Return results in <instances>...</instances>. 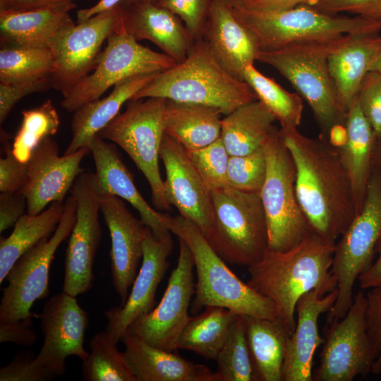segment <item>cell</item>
I'll return each mask as SVG.
<instances>
[{
    "label": "cell",
    "mask_w": 381,
    "mask_h": 381,
    "mask_svg": "<svg viewBox=\"0 0 381 381\" xmlns=\"http://www.w3.org/2000/svg\"><path fill=\"white\" fill-rule=\"evenodd\" d=\"M296 169V194L313 234L336 243L357 214L349 175L337 147L320 135L282 129Z\"/></svg>",
    "instance_id": "obj_1"
},
{
    "label": "cell",
    "mask_w": 381,
    "mask_h": 381,
    "mask_svg": "<svg viewBox=\"0 0 381 381\" xmlns=\"http://www.w3.org/2000/svg\"><path fill=\"white\" fill-rule=\"evenodd\" d=\"M336 243L312 234L285 250L267 249L262 259L248 267L247 284L274 305L277 318L291 335L296 326V307L306 292L318 289L325 296L337 289L331 270Z\"/></svg>",
    "instance_id": "obj_2"
},
{
    "label": "cell",
    "mask_w": 381,
    "mask_h": 381,
    "mask_svg": "<svg viewBox=\"0 0 381 381\" xmlns=\"http://www.w3.org/2000/svg\"><path fill=\"white\" fill-rule=\"evenodd\" d=\"M160 97L214 107L226 115L258 97L245 81L231 75L202 38L185 60L159 73L131 99Z\"/></svg>",
    "instance_id": "obj_3"
},
{
    "label": "cell",
    "mask_w": 381,
    "mask_h": 381,
    "mask_svg": "<svg viewBox=\"0 0 381 381\" xmlns=\"http://www.w3.org/2000/svg\"><path fill=\"white\" fill-rule=\"evenodd\" d=\"M169 228L190 249L197 275L192 314L208 306L229 309L238 315L275 319L272 301L241 280L211 247L198 226L177 215L170 217Z\"/></svg>",
    "instance_id": "obj_4"
},
{
    "label": "cell",
    "mask_w": 381,
    "mask_h": 381,
    "mask_svg": "<svg viewBox=\"0 0 381 381\" xmlns=\"http://www.w3.org/2000/svg\"><path fill=\"white\" fill-rule=\"evenodd\" d=\"M296 43L273 51H259L256 61L275 68L310 107L320 135L329 139L344 130L346 111L341 107L328 58L346 40Z\"/></svg>",
    "instance_id": "obj_5"
},
{
    "label": "cell",
    "mask_w": 381,
    "mask_h": 381,
    "mask_svg": "<svg viewBox=\"0 0 381 381\" xmlns=\"http://www.w3.org/2000/svg\"><path fill=\"white\" fill-rule=\"evenodd\" d=\"M229 8L255 36L260 51L277 50L296 43L329 42L346 35L378 34L381 30V19L331 15L308 5L274 12Z\"/></svg>",
    "instance_id": "obj_6"
},
{
    "label": "cell",
    "mask_w": 381,
    "mask_h": 381,
    "mask_svg": "<svg viewBox=\"0 0 381 381\" xmlns=\"http://www.w3.org/2000/svg\"><path fill=\"white\" fill-rule=\"evenodd\" d=\"M214 222L206 238L226 262L250 267L268 248L267 226L260 193L225 186L211 191Z\"/></svg>",
    "instance_id": "obj_7"
},
{
    "label": "cell",
    "mask_w": 381,
    "mask_h": 381,
    "mask_svg": "<svg viewBox=\"0 0 381 381\" xmlns=\"http://www.w3.org/2000/svg\"><path fill=\"white\" fill-rule=\"evenodd\" d=\"M267 171L260 195L265 210L268 248L287 250L311 235L296 194V169L275 126L263 144Z\"/></svg>",
    "instance_id": "obj_8"
},
{
    "label": "cell",
    "mask_w": 381,
    "mask_h": 381,
    "mask_svg": "<svg viewBox=\"0 0 381 381\" xmlns=\"http://www.w3.org/2000/svg\"><path fill=\"white\" fill-rule=\"evenodd\" d=\"M166 99L149 97L130 99L119 113L98 134L122 148L145 177L152 203L157 210L169 211L159 159L164 131Z\"/></svg>",
    "instance_id": "obj_9"
},
{
    "label": "cell",
    "mask_w": 381,
    "mask_h": 381,
    "mask_svg": "<svg viewBox=\"0 0 381 381\" xmlns=\"http://www.w3.org/2000/svg\"><path fill=\"white\" fill-rule=\"evenodd\" d=\"M380 241L381 179L371 174L361 210L335 245L331 270L337 281V297L329 311V322L348 312L354 284L372 265Z\"/></svg>",
    "instance_id": "obj_10"
},
{
    "label": "cell",
    "mask_w": 381,
    "mask_h": 381,
    "mask_svg": "<svg viewBox=\"0 0 381 381\" xmlns=\"http://www.w3.org/2000/svg\"><path fill=\"white\" fill-rule=\"evenodd\" d=\"M175 64L168 55L139 44L126 32L121 20L109 35L95 68L63 97L61 105L67 111L73 112L129 77L160 73Z\"/></svg>",
    "instance_id": "obj_11"
},
{
    "label": "cell",
    "mask_w": 381,
    "mask_h": 381,
    "mask_svg": "<svg viewBox=\"0 0 381 381\" xmlns=\"http://www.w3.org/2000/svg\"><path fill=\"white\" fill-rule=\"evenodd\" d=\"M76 207L75 198L71 195L65 201L62 217L54 234L25 252L9 270L1 298L0 322L35 315L31 308L36 301L49 294L50 267L58 247L74 226Z\"/></svg>",
    "instance_id": "obj_12"
},
{
    "label": "cell",
    "mask_w": 381,
    "mask_h": 381,
    "mask_svg": "<svg viewBox=\"0 0 381 381\" xmlns=\"http://www.w3.org/2000/svg\"><path fill=\"white\" fill-rule=\"evenodd\" d=\"M366 306V295L359 291L345 316L329 322L313 380L351 381L371 372L376 355L368 333Z\"/></svg>",
    "instance_id": "obj_13"
},
{
    "label": "cell",
    "mask_w": 381,
    "mask_h": 381,
    "mask_svg": "<svg viewBox=\"0 0 381 381\" xmlns=\"http://www.w3.org/2000/svg\"><path fill=\"white\" fill-rule=\"evenodd\" d=\"M76 200L74 226L65 253L63 291L77 297L92 287L95 257L102 238L100 190L95 174L83 172L71 190Z\"/></svg>",
    "instance_id": "obj_14"
},
{
    "label": "cell",
    "mask_w": 381,
    "mask_h": 381,
    "mask_svg": "<svg viewBox=\"0 0 381 381\" xmlns=\"http://www.w3.org/2000/svg\"><path fill=\"white\" fill-rule=\"evenodd\" d=\"M176 267L172 270L163 296L147 314L136 318L131 332L157 348L176 351L177 342L188 318L195 294L194 261L187 245L181 239Z\"/></svg>",
    "instance_id": "obj_15"
},
{
    "label": "cell",
    "mask_w": 381,
    "mask_h": 381,
    "mask_svg": "<svg viewBox=\"0 0 381 381\" xmlns=\"http://www.w3.org/2000/svg\"><path fill=\"white\" fill-rule=\"evenodd\" d=\"M123 6L97 14L65 31L52 51L54 66L52 87L65 97L95 68L102 47L113 30L121 22Z\"/></svg>",
    "instance_id": "obj_16"
},
{
    "label": "cell",
    "mask_w": 381,
    "mask_h": 381,
    "mask_svg": "<svg viewBox=\"0 0 381 381\" xmlns=\"http://www.w3.org/2000/svg\"><path fill=\"white\" fill-rule=\"evenodd\" d=\"M38 318L44 337L35 356L40 366L57 377L65 373L68 357L77 356L82 361L87 358L89 353L84 340L88 315L75 296L64 291L54 295L46 301Z\"/></svg>",
    "instance_id": "obj_17"
},
{
    "label": "cell",
    "mask_w": 381,
    "mask_h": 381,
    "mask_svg": "<svg viewBox=\"0 0 381 381\" xmlns=\"http://www.w3.org/2000/svg\"><path fill=\"white\" fill-rule=\"evenodd\" d=\"M159 157L166 172L164 183L167 201L181 216L195 224L207 238L214 222L211 191L193 165L186 149L165 133Z\"/></svg>",
    "instance_id": "obj_18"
},
{
    "label": "cell",
    "mask_w": 381,
    "mask_h": 381,
    "mask_svg": "<svg viewBox=\"0 0 381 381\" xmlns=\"http://www.w3.org/2000/svg\"><path fill=\"white\" fill-rule=\"evenodd\" d=\"M59 147L51 137L44 138L35 149L29 161L28 178L20 191L27 200V213L42 212L52 202H63L80 174L84 172L81 162L90 147L59 155Z\"/></svg>",
    "instance_id": "obj_19"
},
{
    "label": "cell",
    "mask_w": 381,
    "mask_h": 381,
    "mask_svg": "<svg viewBox=\"0 0 381 381\" xmlns=\"http://www.w3.org/2000/svg\"><path fill=\"white\" fill-rule=\"evenodd\" d=\"M100 212L111 238L112 284L123 306L138 274L149 227L131 212L123 199L109 193L100 191Z\"/></svg>",
    "instance_id": "obj_20"
},
{
    "label": "cell",
    "mask_w": 381,
    "mask_h": 381,
    "mask_svg": "<svg viewBox=\"0 0 381 381\" xmlns=\"http://www.w3.org/2000/svg\"><path fill=\"white\" fill-rule=\"evenodd\" d=\"M173 248L171 234L157 237L149 228L143 241L141 265L126 303L104 313L108 321L106 330L116 342L121 341L136 318L154 308L156 291L169 266L168 258Z\"/></svg>",
    "instance_id": "obj_21"
},
{
    "label": "cell",
    "mask_w": 381,
    "mask_h": 381,
    "mask_svg": "<svg viewBox=\"0 0 381 381\" xmlns=\"http://www.w3.org/2000/svg\"><path fill=\"white\" fill-rule=\"evenodd\" d=\"M337 297V289L325 296L315 289L298 301L296 326L286 341L282 381L313 380L314 354L324 342L318 330V319L331 310Z\"/></svg>",
    "instance_id": "obj_22"
},
{
    "label": "cell",
    "mask_w": 381,
    "mask_h": 381,
    "mask_svg": "<svg viewBox=\"0 0 381 381\" xmlns=\"http://www.w3.org/2000/svg\"><path fill=\"white\" fill-rule=\"evenodd\" d=\"M201 38L219 64L244 81V70L256 61L260 49L255 36L228 6L212 1Z\"/></svg>",
    "instance_id": "obj_23"
},
{
    "label": "cell",
    "mask_w": 381,
    "mask_h": 381,
    "mask_svg": "<svg viewBox=\"0 0 381 381\" xmlns=\"http://www.w3.org/2000/svg\"><path fill=\"white\" fill-rule=\"evenodd\" d=\"M89 147L95 162V174L100 191L114 195L129 202L157 237L171 234L169 228L171 216L157 211L144 199L116 146L97 135Z\"/></svg>",
    "instance_id": "obj_24"
},
{
    "label": "cell",
    "mask_w": 381,
    "mask_h": 381,
    "mask_svg": "<svg viewBox=\"0 0 381 381\" xmlns=\"http://www.w3.org/2000/svg\"><path fill=\"white\" fill-rule=\"evenodd\" d=\"M121 6L128 35L138 42H152L176 64L185 60L195 40L178 16L153 2Z\"/></svg>",
    "instance_id": "obj_25"
},
{
    "label": "cell",
    "mask_w": 381,
    "mask_h": 381,
    "mask_svg": "<svg viewBox=\"0 0 381 381\" xmlns=\"http://www.w3.org/2000/svg\"><path fill=\"white\" fill-rule=\"evenodd\" d=\"M126 363L136 381H217L215 372L190 362L176 351L153 346L128 329L121 337Z\"/></svg>",
    "instance_id": "obj_26"
},
{
    "label": "cell",
    "mask_w": 381,
    "mask_h": 381,
    "mask_svg": "<svg viewBox=\"0 0 381 381\" xmlns=\"http://www.w3.org/2000/svg\"><path fill=\"white\" fill-rule=\"evenodd\" d=\"M69 7L25 11L0 10L1 47L52 49L59 37L74 23Z\"/></svg>",
    "instance_id": "obj_27"
},
{
    "label": "cell",
    "mask_w": 381,
    "mask_h": 381,
    "mask_svg": "<svg viewBox=\"0 0 381 381\" xmlns=\"http://www.w3.org/2000/svg\"><path fill=\"white\" fill-rule=\"evenodd\" d=\"M381 54V35H348L329 56L328 66L338 101L347 111L365 75Z\"/></svg>",
    "instance_id": "obj_28"
},
{
    "label": "cell",
    "mask_w": 381,
    "mask_h": 381,
    "mask_svg": "<svg viewBox=\"0 0 381 381\" xmlns=\"http://www.w3.org/2000/svg\"><path fill=\"white\" fill-rule=\"evenodd\" d=\"M159 73L129 77L116 84L107 97L87 102L75 110L71 123V140L64 155L89 147L93 138L119 114L121 107Z\"/></svg>",
    "instance_id": "obj_29"
},
{
    "label": "cell",
    "mask_w": 381,
    "mask_h": 381,
    "mask_svg": "<svg viewBox=\"0 0 381 381\" xmlns=\"http://www.w3.org/2000/svg\"><path fill=\"white\" fill-rule=\"evenodd\" d=\"M344 128V140L337 147L351 181L358 213L362 207L371 176L377 138L356 97L346 111Z\"/></svg>",
    "instance_id": "obj_30"
},
{
    "label": "cell",
    "mask_w": 381,
    "mask_h": 381,
    "mask_svg": "<svg viewBox=\"0 0 381 381\" xmlns=\"http://www.w3.org/2000/svg\"><path fill=\"white\" fill-rule=\"evenodd\" d=\"M222 114L214 107L166 99L164 131L186 150H198L221 137Z\"/></svg>",
    "instance_id": "obj_31"
},
{
    "label": "cell",
    "mask_w": 381,
    "mask_h": 381,
    "mask_svg": "<svg viewBox=\"0 0 381 381\" xmlns=\"http://www.w3.org/2000/svg\"><path fill=\"white\" fill-rule=\"evenodd\" d=\"M246 335L256 381H282L286 339L290 336L278 318L245 316Z\"/></svg>",
    "instance_id": "obj_32"
},
{
    "label": "cell",
    "mask_w": 381,
    "mask_h": 381,
    "mask_svg": "<svg viewBox=\"0 0 381 381\" xmlns=\"http://www.w3.org/2000/svg\"><path fill=\"white\" fill-rule=\"evenodd\" d=\"M275 121L258 99L225 115L222 119L221 138L229 155H246L262 147Z\"/></svg>",
    "instance_id": "obj_33"
},
{
    "label": "cell",
    "mask_w": 381,
    "mask_h": 381,
    "mask_svg": "<svg viewBox=\"0 0 381 381\" xmlns=\"http://www.w3.org/2000/svg\"><path fill=\"white\" fill-rule=\"evenodd\" d=\"M64 204L54 202L42 212L25 213L8 237L0 238V284L16 262L42 240L50 237L61 220Z\"/></svg>",
    "instance_id": "obj_34"
},
{
    "label": "cell",
    "mask_w": 381,
    "mask_h": 381,
    "mask_svg": "<svg viewBox=\"0 0 381 381\" xmlns=\"http://www.w3.org/2000/svg\"><path fill=\"white\" fill-rule=\"evenodd\" d=\"M238 315L223 307H206L201 314L188 318L179 337L177 349L215 360Z\"/></svg>",
    "instance_id": "obj_35"
},
{
    "label": "cell",
    "mask_w": 381,
    "mask_h": 381,
    "mask_svg": "<svg viewBox=\"0 0 381 381\" xmlns=\"http://www.w3.org/2000/svg\"><path fill=\"white\" fill-rule=\"evenodd\" d=\"M243 78L258 99L279 122L280 128H298L303 109V98L299 94L288 92L274 79L260 73L253 64L246 67Z\"/></svg>",
    "instance_id": "obj_36"
},
{
    "label": "cell",
    "mask_w": 381,
    "mask_h": 381,
    "mask_svg": "<svg viewBox=\"0 0 381 381\" xmlns=\"http://www.w3.org/2000/svg\"><path fill=\"white\" fill-rule=\"evenodd\" d=\"M54 55L49 49L4 47L0 49V83L20 84L50 78Z\"/></svg>",
    "instance_id": "obj_37"
},
{
    "label": "cell",
    "mask_w": 381,
    "mask_h": 381,
    "mask_svg": "<svg viewBox=\"0 0 381 381\" xmlns=\"http://www.w3.org/2000/svg\"><path fill=\"white\" fill-rule=\"evenodd\" d=\"M89 344L90 352L82 364L83 380L136 381L110 332H97Z\"/></svg>",
    "instance_id": "obj_38"
},
{
    "label": "cell",
    "mask_w": 381,
    "mask_h": 381,
    "mask_svg": "<svg viewBox=\"0 0 381 381\" xmlns=\"http://www.w3.org/2000/svg\"><path fill=\"white\" fill-rule=\"evenodd\" d=\"M215 361L217 381H256L244 315H239L232 324Z\"/></svg>",
    "instance_id": "obj_39"
},
{
    "label": "cell",
    "mask_w": 381,
    "mask_h": 381,
    "mask_svg": "<svg viewBox=\"0 0 381 381\" xmlns=\"http://www.w3.org/2000/svg\"><path fill=\"white\" fill-rule=\"evenodd\" d=\"M21 114V126L14 137L11 149L18 160L28 162L38 145L44 138L56 133L60 119L51 99L37 108L23 110Z\"/></svg>",
    "instance_id": "obj_40"
},
{
    "label": "cell",
    "mask_w": 381,
    "mask_h": 381,
    "mask_svg": "<svg viewBox=\"0 0 381 381\" xmlns=\"http://www.w3.org/2000/svg\"><path fill=\"white\" fill-rule=\"evenodd\" d=\"M197 172L210 191L228 186L227 171L230 155L221 137L204 147L187 150Z\"/></svg>",
    "instance_id": "obj_41"
},
{
    "label": "cell",
    "mask_w": 381,
    "mask_h": 381,
    "mask_svg": "<svg viewBox=\"0 0 381 381\" xmlns=\"http://www.w3.org/2000/svg\"><path fill=\"white\" fill-rule=\"evenodd\" d=\"M267 171L263 147L246 155L230 156L227 171V185L234 189L260 193Z\"/></svg>",
    "instance_id": "obj_42"
},
{
    "label": "cell",
    "mask_w": 381,
    "mask_h": 381,
    "mask_svg": "<svg viewBox=\"0 0 381 381\" xmlns=\"http://www.w3.org/2000/svg\"><path fill=\"white\" fill-rule=\"evenodd\" d=\"M212 0H157L155 3L178 16L194 40L202 37Z\"/></svg>",
    "instance_id": "obj_43"
},
{
    "label": "cell",
    "mask_w": 381,
    "mask_h": 381,
    "mask_svg": "<svg viewBox=\"0 0 381 381\" xmlns=\"http://www.w3.org/2000/svg\"><path fill=\"white\" fill-rule=\"evenodd\" d=\"M364 116L377 140L381 138V74L369 71L364 77L356 96Z\"/></svg>",
    "instance_id": "obj_44"
},
{
    "label": "cell",
    "mask_w": 381,
    "mask_h": 381,
    "mask_svg": "<svg viewBox=\"0 0 381 381\" xmlns=\"http://www.w3.org/2000/svg\"><path fill=\"white\" fill-rule=\"evenodd\" d=\"M56 378L40 366L32 351L18 352L13 360L0 369V381H45Z\"/></svg>",
    "instance_id": "obj_45"
},
{
    "label": "cell",
    "mask_w": 381,
    "mask_h": 381,
    "mask_svg": "<svg viewBox=\"0 0 381 381\" xmlns=\"http://www.w3.org/2000/svg\"><path fill=\"white\" fill-rule=\"evenodd\" d=\"M308 5L331 15L345 12L365 18L381 19V0H314Z\"/></svg>",
    "instance_id": "obj_46"
},
{
    "label": "cell",
    "mask_w": 381,
    "mask_h": 381,
    "mask_svg": "<svg viewBox=\"0 0 381 381\" xmlns=\"http://www.w3.org/2000/svg\"><path fill=\"white\" fill-rule=\"evenodd\" d=\"M4 148L5 157L0 159V192H20L28 178V162L18 160L9 144L4 143Z\"/></svg>",
    "instance_id": "obj_47"
},
{
    "label": "cell",
    "mask_w": 381,
    "mask_h": 381,
    "mask_svg": "<svg viewBox=\"0 0 381 381\" xmlns=\"http://www.w3.org/2000/svg\"><path fill=\"white\" fill-rule=\"evenodd\" d=\"M368 333L375 352L371 373H381V286L370 289L366 295Z\"/></svg>",
    "instance_id": "obj_48"
},
{
    "label": "cell",
    "mask_w": 381,
    "mask_h": 381,
    "mask_svg": "<svg viewBox=\"0 0 381 381\" xmlns=\"http://www.w3.org/2000/svg\"><path fill=\"white\" fill-rule=\"evenodd\" d=\"M52 87L51 79L20 84L0 83V123L7 118L16 103L30 94Z\"/></svg>",
    "instance_id": "obj_49"
},
{
    "label": "cell",
    "mask_w": 381,
    "mask_h": 381,
    "mask_svg": "<svg viewBox=\"0 0 381 381\" xmlns=\"http://www.w3.org/2000/svg\"><path fill=\"white\" fill-rule=\"evenodd\" d=\"M36 316L37 315L13 322H0V342H12L23 346H32L37 337L32 322V319Z\"/></svg>",
    "instance_id": "obj_50"
},
{
    "label": "cell",
    "mask_w": 381,
    "mask_h": 381,
    "mask_svg": "<svg viewBox=\"0 0 381 381\" xmlns=\"http://www.w3.org/2000/svg\"><path fill=\"white\" fill-rule=\"evenodd\" d=\"M27 200L21 192L1 193L0 232L14 226L27 210Z\"/></svg>",
    "instance_id": "obj_51"
},
{
    "label": "cell",
    "mask_w": 381,
    "mask_h": 381,
    "mask_svg": "<svg viewBox=\"0 0 381 381\" xmlns=\"http://www.w3.org/2000/svg\"><path fill=\"white\" fill-rule=\"evenodd\" d=\"M313 1L314 0H241L234 7L258 12H274L289 10L300 5H308Z\"/></svg>",
    "instance_id": "obj_52"
},
{
    "label": "cell",
    "mask_w": 381,
    "mask_h": 381,
    "mask_svg": "<svg viewBox=\"0 0 381 381\" xmlns=\"http://www.w3.org/2000/svg\"><path fill=\"white\" fill-rule=\"evenodd\" d=\"M76 0H0V10L25 11L52 7H69L77 6Z\"/></svg>",
    "instance_id": "obj_53"
},
{
    "label": "cell",
    "mask_w": 381,
    "mask_h": 381,
    "mask_svg": "<svg viewBox=\"0 0 381 381\" xmlns=\"http://www.w3.org/2000/svg\"><path fill=\"white\" fill-rule=\"evenodd\" d=\"M377 251L379 253L377 259L365 272L358 278L360 287L362 289L381 286V241L377 248Z\"/></svg>",
    "instance_id": "obj_54"
},
{
    "label": "cell",
    "mask_w": 381,
    "mask_h": 381,
    "mask_svg": "<svg viewBox=\"0 0 381 381\" xmlns=\"http://www.w3.org/2000/svg\"><path fill=\"white\" fill-rule=\"evenodd\" d=\"M123 0H99L95 5L77 11V23H83L89 18L110 11L119 5Z\"/></svg>",
    "instance_id": "obj_55"
},
{
    "label": "cell",
    "mask_w": 381,
    "mask_h": 381,
    "mask_svg": "<svg viewBox=\"0 0 381 381\" xmlns=\"http://www.w3.org/2000/svg\"><path fill=\"white\" fill-rule=\"evenodd\" d=\"M218 3L222 4L229 8L237 6L241 0H212Z\"/></svg>",
    "instance_id": "obj_56"
},
{
    "label": "cell",
    "mask_w": 381,
    "mask_h": 381,
    "mask_svg": "<svg viewBox=\"0 0 381 381\" xmlns=\"http://www.w3.org/2000/svg\"><path fill=\"white\" fill-rule=\"evenodd\" d=\"M370 71H375L381 74V54L373 64Z\"/></svg>",
    "instance_id": "obj_57"
},
{
    "label": "cell",
    "mask_w": 381,
    "mask_h": 381,
    "mask_svg": "<svg viewBox=\"0 0 381 381\" xmlns=\"http://www.w3.org/2000/svg\"><path fill=\"white\" fill-rule=\"evenodd\" d=\"M157 0H123L121 3V5L126 6L131 4L140 3V2H153L155 3Z\"/></svg>",
    "instance_id": "obj_58"
},
{
    "label": "cell",
    "mask_w": 381,
    "mask_h": 381,
    "mask_svg": "<svg viewBox=\"0 0 381 381\" xmlns=\"http://www.w3.org/2000/svg\"><path fill=\"white\" fill-rule=\"evenodd\" d=\"M380 140H381V138L379 139ZM377 157L379 158V160L380 162V164H381V143H380V147H379V150L377 152Z\"/></svg>",
    "instance_id": "obj_59"
}]
</instances>
